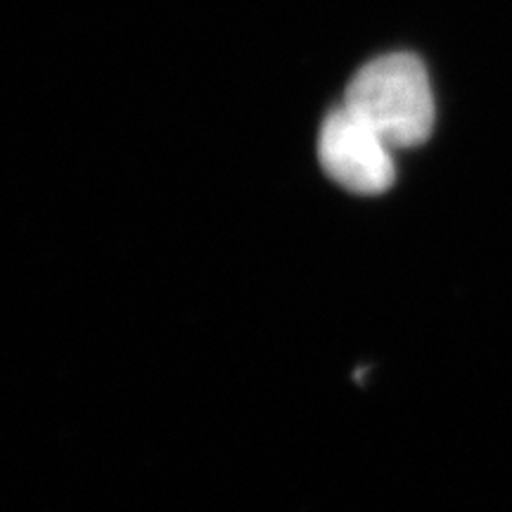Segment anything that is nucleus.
<instances>
[{"mask_svg":"<svg viewBox=\"0 0 512 512\" xmlns=\"http://www.w3.org/2000/svg\"><path fill=\"white\" fill-rule=\"evenodd\" d=\"M342 105L373 126L394 150L418 147L432 136L430 76L411 53L382 55L358 69Z\"/></svg>","mask_w":512,"mask_h":512,"instance_id":"f257e3e1","label":"nucleus"},{"mask_svg":"<svg viewBox=\"0 0 512 512\" xmlns=\"http://www.w3.org/2000/svg\"><path fill=\"white\" fill-rule=\"evenodd\" d=\"M394 147L349 107L328 114L318 133V159L323 171L344 190L380 195L396 181Z\"/></svg>","mask_w":512,"mask_h":512,"instance_id":"f03ea898","label":"nucleus"}]
</instances>
